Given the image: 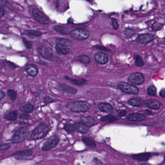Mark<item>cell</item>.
I'll return each mask as SVG.
<instances>
[{
    "label": "cell",
    "instance_id": "6da1fadb",
    "mask_svg": "<svg viewBox=\"0 0 165 165\" xmlns=\"http://www.w3.org/2000/svg\"><path fill=\"white\" fill-rule=\"evenodd\" d=\"M72 45L71 41L65 38H59L56 39L55 49L59 54L66 55L70 52V47Z\"/></svg>",
    "mask_w": 165,
    "mask_h": 165
},
{
    "label": "cell",
    "instance_id": "7a4b0ae2",
    "mask_svg": "<svg viewBox=\"0 0 165 165\" xmlns=\"http://www.w3.org/2000/svg\"><path fill=\"white\" fill-rule=\"evenodd\" d=\"M50 131V128L47 125L41 123L34 128L30 137L32 140H37L42 139L48 134Z\"/></svg>",
    "mask_w": 165,
    "mask_h": 165
},
{
    "label": "cell",
    "instance_id": "3957f363",
    "mask_svg": "<svg viewBox=\"0 0 165 165\" xmlns=\"http://www.w3.org/2000/svg\"><path fill=\"white\" fill-rule=\"evenodd\" d=\"M67 108L72 111L83 112L89 111L90 105L87 102L76 101L69 103L67 105Z\"/></svg>",
    "mask_w": 165,
    "mask_h": 165
},
{
    "label": "cell",
    "instance_id": "277c9868",
    "mask_svg": "<svg viewBox=\"0 0 165 165\" xmlns=\"http://www.w3.org/2000/svg\"><path fill=\"white\" fill-rule=\"evenodd\" d=\"M29 133V130L27 127H20L15 132L12 138V142L14 143L22 142L27 138Z\"/></svg>",
    "mask_w": 165,
    "mask_h": 165
},
{
    "label": "cell",
    "instance_id": "5b68a950",
    "mask_svg": "<svg viewBox=\"0 0 165 165\" xmlns=\"http://www.w3.org/2000/svg\"><path fill=\"white\" fill-rule=\"evenodd\" d=\"M118 87L120 90L128 94H137L140 91L138 88L125 82H120Z\"/></svg>",
    "mask_w": 165,
    "mask_h": 165
},
{
    "label": "cell",
    "instance_id": "8992f818",
    "mask_svg": "<svg viewBox=\"0 0 165 165\" xmlns=\"http://www.w3.org/2000/svg\"><path fill=\"white\" fill-rule=\"evenodd\" d=\"M59 138L56 135H53L48 139L42 147V150L47 151L56 147L59 142Z\"/></svg>",
    "mask_w": 165,
    "mask_h": 165
},
{
    "label": "cell",
    "instance_id": "52a82bcc",
    "mask_svg": "<svg viewBox=\"0 0 165 165\" xmlns=\"http://www.w3.org/2000/svg\"><path fill=\"white\" fill-rule=\"evenodd\" d=\"M38 54L45 58L49 59L53 56V51L51 48L46 44H41L37 47Z\"/></svg>",
    "mask_w": 165,
    "mask_h": 165
},
{
    "label": "cell",
    "instance_id": "ba28073f",
    "mask_svg": "<svg viewBox=\"0 0 165 165\" xmlns=\"http://www.w3.org/2000/svg\"><path fill=\"white\" fill-rule=\"evenodd\" d=\"M72 37L78 40H85L90 36L88 30L82 29H77L72 30L70 33Z\"/></svg>",
    "mask_w": 165,
    "mask_h": 165
},
{
    "label": "cell",
    "instance_id": "9c48e42d",
    "mask_svg": "<svg viewBox=\"0 0 165 165\" xmlns=\"http://www.w3.org/2000/svg\"><path fill=\"white\" fill-rule=\"evenodd\" d=\"M32 14L36 20L39 23L43 24H48L50 23L49 18L40 10L36 8L33 9L32 11Z\"/></svg>",
    "mask_w": 165,
    "mask_h": 165
},
{
    "label": "cell",
    "instance_id": "30bf717a",
    "mask_svg": "<svg viewBox=\"0 0 165 165\" xmlns=\"http://www.w3.org/2000/svg\"><path fill=\"white\" fill-rule=\"evenodd\" d=\"M128 80L132 84L141 85L145 81V78L140 73L136 72L130 75L128 77Z\"/></svg>",
    "mask_w": 165,
    "mask_h": 165
},
{
    "label": "cell",
    "instance_id": "8fae6325",
    "mask_svg": "<svg viewBox=\"0 0 165 165\" xmlns=\"http://www.w3.org/2000/svg\"><path fill=\"white\" fill-rule=\"evenodd\" d=\"M33 154V151L32 150H26L14 152L12 156L17 159H24L29 158Z\"/></svg>",
    "mask_w": 165,
    "mask_h": 165
},
{
    "label": "cell",
    "instance_id": "7c38bea8",
    "mask_svg": "<svg viewBox=\"0 0 165 165\" xmlns=\"http://www.w3.org/2000/svg\"><path fill=\"white\" fill-rule=\"evenodd\" d=\"M94 59L100 65H105L109 61L107 55L102 52H98L94 54Z\"/></svg>",
    "mask_w": 165,
    "mask_h": 165
},
{
    "label": "cell",
    "instance_id": "4fadbf2b",
    "mask_svg": "<svg viewBox=\"0 0 165 165\" xmlns=\"http://www.w3.org/2000/svg\"><path fill=\"white\" fill-rule=\"evenodd\" d=\"M154 36L152 34L150 33L143 34L138 36L137 41L140 44H146L154 40Z\"/></svg>",
    "mask_w": 165,
    "mask_h": 165
},
{
    "label": "cell",
    "instance_id": "5bb4252c",
    "mask_svg": "<svg viewBox=\"0 0 165 165\" xmlns=\"http://www.w3.org/2000/svg\"><path fill=\"white\" fill-rule=\"evenodd\" d=\"M152 156V154L150 152H145L142 154L133 155H131L133 158L135 160H138L139 161H146L151 158Z\"/></svg>",
    "mask_w": 165,
    "mask_h": 165
},
{
    "label": "cell",
    "instance_id": "9a60e30c",
    "mask_svg": "<svg viewBox=\"0 0 165 165\" xmlns=\"http://www.w3.org/2000/svg\"><path fill=\"white\" fill-rule=\"evenodd\" d=\"M126 119L130 121L136 122V121H142L146 120V117L144 115L141 113H132L128 115L126 117Z\"/></svg>",
    "mask_w": 165,
    "mask_h": 165
},
{
    "label": "cell",
    "instance_id": "2e32d148",
    "mask_svg": "<svg viewBox=\"0 0 165 165\" xmlns=\"http://www.w3.org/2000/svg\"><path fill=\"white\" fill-rule=\"evenodd\" d=\"M145 105L148 108L152 109H158L160 108L161 104L160 101L156 99H150L145 101Z\"/></svg>",
    "mask_w": 165,
    "mask_h": 165
},
{
    "label": "cell",
    "instance_id": "e0dca14e",
    "mask_svg": "<svg viewBox=\"0 0 165 165\" xmlns=\"http://www.w3.org/2000/svg\"><path fill=\"white\" fill-rule=\"evenodd\" d=\"M59 88L61 90L64 91L65 93H68L69 94H75L77 93L78 90L75 88L70 86L69 85L64 84H59Z\"/></svg>",
    "mask_w": 165,
    "mask_h": 165
},
{
    "label": "cell",
    "instance_id": "ac0fdd59",
    "mask_svg": "<svg viewBox=\"0 0 165 165\" xmlns=\"http://www.w3.org/2000/svg\"><path fill=\"white\" fill-rule=\"evenodd\" d=\"M75 131L80 132L81 133L86 134L89 132L88 127L84 125L82 122H78L74 123Z\"/></svg>",
    "mask_w": 165,
    "mask_h": 165
},
{
    "label": "cell",
    "instance_id": "d6986e66",
    "mask_svg": "<svg viewBox=\"0 0 165 165\" xmlns=\"http://www.w3.org/2000/svg\"><path fill=\"white\" fill-rule=\"evenodd\" d=\"M25 70L28 75L30 76L36 77L38 75V69L34 65L32 64L26 65L25 66Z\"/></svg>",
    "mask_w": 165,
    "mask_h": 165
},
{
    "label": "cell",
    "instance_id": "ffe728a7",
    "mask_svg": "<svg viewBox=\"0 0 165 165\" xmlns=\"http://www.w3.org/2000/svg\"><path fill=\"white\" fill-rule=\"evenodd\" d=\"M98 106L100 111L105 113L111 114L113 111V108L112 107V106L108 103H99Z\"/></svg>",
    "mask_w": 165,
    "mask_h": 165
},
{
    "label": "cell",
    "instance_id": "44dd1931",
    "mask_svg": "<svg viewBox=\"0 0 165 165\" xmlns=\"http://www.w3.org/2000/svg\"><path fill=\"white\" fill-rule=\"evenodd\" d=\"M64 79H65L66 80L69 81L71 83L74 85H83L85 84H86L87 83V81L85 79H74L72 78H70L68 76H64Z\"/></svg>",
    "mask_w": 165,
    "mask_h": 165
},
{
    "label": "cell",
    "instance_id": "7402d4cb",
    "mask_svg": "<svg viewBox=\"0 0 165 165\" xmlns=\"http://www.w3.org/2000/svg\"><path fill=\"white\" fill-rule=\"evenodd\" d=\"M81 119L83 123L88 127L93 126L96 124V122L94 119L89 116H82Z\"/></svg>",
    "mask_w": 165,
    "mask_h": 165
},
{
    "label": "cell",
    "instance_id": "603a6c76",
    "mask_svg": "<svg viewBox=\"0 0 165 165\" xmlns=\"http://www.w3.org/2000/svg\"><path fill=\"white\" fill-rule=\"evenodd\" d=\"M19 112L17 110L10 112L4 115V118L8 121H15L18 118Z\"/></svg>",
    "mask_w": 165,
    "mask_h": 165
},
{
    "label": "cell",
    "instance_id": "cb8c5ba5",
    "mask_svg": "<svg viewBox=\"0 0 165 165\" xmlns=\"http://www.w3.org/2000/svg\"><path fill=\"white\" fill-rule=\"evenodd\" d=\"M82 140L83 142L85 144V145L88 146L89 147H96V143H95V141L93 138L83 136L82 137Z\"/></svg>",
    "mask_w": 165,
    "mask_h": 165
},
{
    "label": "cell",
    "instance_id": "d4e9b609",
    "mask_svg": "<svg viewBox=\"0 0 165 165\" xmlns=\"http://www.w3.org/2000/svg\"><path fill=\"white\" fill-rule=\"evenodd\" d=\"M127 103L133 107H141L142 105V101L140 98H133L127 101Z\"/></svg>",
    "mask_w": 165,
    "mask_h": 165
},
{
    "label": "cell",
    "instance_id": "484cf974",
    "mask_svg": "<svg viewBox=\"0 0 165 165\" xmlns=\"http://www.w3.org/2000/svg\"><path fill=\"white\" fill-rule=\"evenodd\" d=\"M24 34L29 36L32 37H39L42 36V33L36 30H26L24 32Z\"/></svg>",
    "mask_w": 165,
    "mask_h": 165
},
{
    "label": "cell",
    "instance_id": "4316f807",
    "mask_svg": "<svg viewBox=\"0 0 165 165\" xmlns=\"http://www.w3.org/2000/svg\"><path fill=\"white\" fill-rule=\"evenodd\" d=\"M20 111L24 113H30L33 112L34 107L31 104H27L23 106L20 108Z\"/></svg>",
    "mask_w": 165,
    "mask_h": 165
},
{
    "label": "cell",
    "instance_id": "83f0119b",
    "mask_svg": "<svg viewBox=\"0 0 165 165\" xmlns=\"http://www.w3.org/2000/svg\"><path fill=\"white\" fill-rule=\"evenodd\" d=\"M54 29L55 30H56V32H59V33H62V34H70V32H71L68 28L63 27L62 26H56L54 27Z\"/></svg>",
    "mask_w": 165,
    "mask_h": 165
},
{
    "label": "cell",
    "instance_id": "f1b7e54d",
    "mask_svg": "<svg viewBox=\"0 0 165 165\" xmlns=\"http://www.w3.org/2000/svg\"><path fill=\"white\" fill-rule=\"evenodd\" d=\"M118 119V118L115 117L114 116L109 115L106 116L105 117L102 118L101 120L102 122H105V123H112V122L117 121Z\"/></svg>",
    "mask_w": 165,
    "mask_h": 165
},
{
    "label": "cell",
    "instance_id": "f546056e",
    "mask_svg": "<svg viewBox=\"0 0 165 165\" xmlns=\"http://www.w3.org/2000/svg\"><path fill=\"white\" fill-rule=\"evenodd\" d=\"M147 93L150 96H155L156 94V88L154 85H151L147 89Z\"/></svg>",
    "mask_w": 165,
    "mask_h": 165
},
{
    "label": "cell",
    "instance_id": "4dcf8cb0",
    "mask_svg": "<svg viewBox=\"0 0 165 165\" xmlns=\"http://www.w3.org/2000/svg\"><path fill=\"white\" fill-rule=\"evenodd\" d=\"M79 60L85 64H88L90 63L91 59L88 56L85 55H81L79 57Z\"/></svg>",
    "mask_w": 165,
    "mask_h": 165
},
{
    "label": "cell",
    "instance_id": "1f68e13d",
    "mask_svg": "<svg viewBox=\"0 0 165 165\" xmlns=\"http://www.w3.org/2000/svg\"><path fill=\"white\" fill-rule=\"evenodd\" d=\"M7 94L8 97H10V99L12 100H15L17 97V94L16 92L13 90L10 89L7 91Z\"/></svg>",
    "mask_w": 165,
    "mask_h": 165
},
{
    "label": "cell",
    "instance_id": "d6a6232c",
    "mask_svg": "<svg viewBox=\"0 0 165 165\" xmlns=\"http://www.w3.org/2000/svg\"><path fill=\"white\" fill-rule=\"evenodd\" d=\"M164 26V24L161 23H159L158 22H155L153 24L152 26V29L155 31L160 30Z\"/></svg>",
    "mask_w": 165,
    "mask_h": 165
},
{
    "label": "cell",
    "instance_id": "836d02e7",
    "mask_svg": "<svg viewBox=\"0 0 165 165\" xmlns=\"http://www.w3.org/2000/svg\"><path fill=\"white\" fill-rule=\"evenodd\" d=\"M64 129L68 132H72L75 131L74 124H66L64 126Z\"/></svg>",
    "mask_w": 165,
    "mask_h": 165
},
{
    "label": "cell",
    "instance_id": "e575fe53",
    "mask_svg": "<svg viewBox=\"0 0 165 165\" xmlns=\"http://www.w3.org/2000/svg\"><path fill=\"white\" fill-rule=\"evenodd\" d=\"M125 35L127 37H131L135 34V31L131 28H126L124 32Z\"/></svg>",
    "mask_w": 165,
    "mask_h": 165
},
{
    "label": "cell",
    "instance_id": "d590c367",
    "mask_svg": "<svg viewBox=\"0 0 165 165\" xmlns=\"http://www.w3.org/2000/svg\"><path fill=\"white\" fill-rule=\"evenodd\" d=\"M135 65L138 66H142L144 65L143 61H142V59L138 55H136Z\"/></svg>",
    "mask_w": 165,
    "mask_h": 165
},
{
    "label": "cell",
    "instance_id": "8d00e7d4",
    "mask_svg": "<svg viewBox=\"0 0 165 165\" xmlns=\"http://www.w3.org/2000/svg\"><path fill=\"white\" fill-rule=\"evenodd\" d=\"M22 39L23 44L27 48H32V46H33L32 42H30L29 41L27 40L26 38H22Z\"/></svg>",
    "mask_w": 165,
    "mask_h": 165
},
{
    "label": "cell",
    "instance_id": "74e56055",
    "mask_svg": "<svg viewBox=\"0 0 165 165\" xmlns=\"http://www.w3.org/2000/svg\"><path fill=\"white\" fill-rule=\"evenodd\" d=\"M112 25L113 26V28L115 30L118 29L119 28V24H118L117 20L115 19H111Z\"/></svg>",
    "mask_w": 165,
    "mask_h": 165
},
{
    "label": "cell",
    "instance_id": "f35d334b",
    "mask_svg": "<svg viewBox=\"0 0 165 165\" xmlns=\"http://www.w3.org/2000/svg\"><path fill=\"white\" fill-rule=\"evenodd\" d=\"M19 119L22 120H29L30 118V116L28 114H22L19 117Z\"/></svg>",
    "mask_w": 165,
    "mask_h": 165
},
{
    "label": "cell",
    "instance_id": "ab89813d",
    "mask_svg": "<svg viewBox=\"0 0 165 165\" xmlns=\"http://www.w3.org/2000/svg\"><path fill=\"white\" fill-rule=\"evenodd\" d=\"M45 103L46 104H50L54 102V99L50 97H46L44 98Z\"/></svg>",
    "mask_w": 165,
    "mask_h": 165
},
{
    "label": "cell",
    "instance_id": "60d3db41",
    "mask_svg": "<svg viewBox=\"0 0 165 165\" xmlns=\"http://www.w3.org/2000/svg\"><path fill=\"white\" fill-rule=\"evenodd\" d=\"M117 113L120 116H124L126 114V111L125 110H118L117 111Z\"/></svg>",
    "mask_w": 165,
    "mask_h": 165
},
{
    "label": "cell",
    "instance_id": "b9f144b4",
    "mask_svg": "<svg viewBox=\"0 0 165 165\" xmlns=\"http://www.w3.org/2000/svg\"><path fill=\"white\" fill-rule=\"evenodd\" d=\"M9 148H10L9 145L5 144L0 145V150H6L8 149H9Z\"/></svg>",
    "mask_w": 165,
    "mask_h": 165
},
{
    "label": "cell",
    "instance_id": "7bdbcfd3",
    "mask_svg": "<svg viewBox=\"0 0 165 165\" xmlns=\"http://www.w3.org/2000/svg\"><path fill=\"white\" fill-rule=\"evenodd\" d=\"M7 0H0V7H4L7 5Z\"/></svg>",
    "mask_w": 165,
    "mask_h": 165
},
{
    "label": "cell",
    "instance_id": "ee69618b",
    "mask_svg": "<svg viewBox=\"0 0 165 165\" xmlns=\"http://www.w3.org/2000/svg\"><path fill=\"white\" fill-rule=\"evenodd\" d=\"M159 95L160 97H165V90L164 88H163L160 91Z\"/></svg>",
    "mask_w": 165,
    "mask_h": 165
},
{
    "label": "cell",
    "instance_id": "f6af8a7d",
    "mask_svg": "<svg viewBox=\"0 0 165 165\" xmlns=\"http://www.w3.org/2000/svg\"><path fill=\"white\" fill-rule=\"evenodd\" d=\"M5 97V94L2 91L0 90V100H2Z\"/></svg>",
    "mask_w": 165,
    "mask_h": 165
},
{
    "label": "cell",
    "instance_id": "bcb514c9",
    "mask_svg": "<svg viewBox=\"0 0 165 165\" xmlns=\"http://www.w3.org/2000/svg\"><path fill=\"white\" fill-rule=\"evenodd\" d=\"M4 15V12L1 7H0V18L3 17Z\"/></svg>",
    "mask_w": 165,
    "mask_h": 165
},
{
    "label": "cell",
    "instance_id": "7dc6e473",
    "mask_svg": "<svg viewBox=\"0 0 165 165\" xmlns=\"http://www.w3.org/2000/svg\"><path fill=\"white\" fill-rule=\"evenodd\" d=\"M95 48H98V49H100V50H106V51L108 50L107 48H104L102 47H101V46H95Z\"/></svg>",
    "mask_w": 165,
    "mask_h": 165
},
{
    "label": "cell",
    "instance_id": "c3c4849f",
    "mask_svg": "<svg viewBox=\"0 0 165 165\" xmlns=\"http://www.w3.org/2000/svg\"><path fill=\"white\" fill-rule=\"evenodd\" d=\"M38 63H39V64H41V65H46V62H44V61H42V60H40V61L38 62Z\"/></svg>",
    "mask_w": 165,
    "mask_h": 165
},
{
    "label": "cell",
    "instance_id": "681fc988",
    "mask_svg": "<svg viewBox=\"0 0 165 165\" xmlns=\"http://www.w3.org/2000/svg\"><path fill=\"white\" fill-rule=\"evenodd\" d=\"M145 111V113L146 114H147L148 115H152V113L150 111Z\"/></svg>",
    "mask_w": 165,
    "mask_h": 165
},
{
    "label": "cell",
    "instance_id": "f907efd6",
    "mask_svg": "<svg viewBox=\"0 0 165 165\" xmlns=\"http://www.w3.org/2000/svg\"><path fill=\"white\" fill-rule=\"evenodd\" d=\"M87 1H89V2H91V1H93L94 0H86Z\"/></svg>",
    "mask_w": 165,
    "mask_h": 165
},
{
    "label": "cell",
    "instance_id": "816d5d0a",
    "mask_svg": "<svg viewBox=\"0 0 165 165\" xmlns=\"http://www.w3.org/2000/svg\"><path fill=\"white\" fill-rule=\"evenodd\" d=\"M2 71V68H1V66H0V73Z\"/></svg>",
    "mask_w": 165,
    "mask_h": 165
},
{
    "label": "cell",
    "instance_id": "f5cc1de1",
    "mask_svg": "<svg viewBox=\"0 0 165 165\" xmlns=\"http://www.w3.org/2000/svg\"><path fill=\"white\" fill-rule=\"evenodd\" d=\"M1 18H0V21H1Z\"/></svg>",
    "mask_w": 165,
    "mask_h": 165
}]
</instances>
